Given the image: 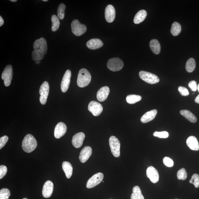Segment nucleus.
<instances>
[{
    "label": "nucleus",
    "mask_w": 199,
    "mask_h": 199,
    "mask_svg": "<svg viewBox=\"0 0 199 199\" xmlns=\"http://www.w3.org/2000/svg\"><path fill=\"white\" fill-rule=\"evenodd\" d=\"M33 50L32 53L33 60H41L47 54V45L46 39L43 37L35 40L33 44Z\"/></svg>",
    "instance_id": "1"
},
{
    "label": "nucleus",
    "mask_w": 199,
    "mask_h": 199,
    "mask_svg": "<svg viewBox=\"0 0 199 199\" xmlns=\"http://www.w3.org/2000/svg\"><path fill=\"white\" fill-rule=\"evenodd\" d=\"M37 141L35 138L30 134L25 136L22 143V147L24 152L30 153L36 149Z\"/></svg>",
    "instance_id": "2"
},
{
    "label": "nucleus",
    "mask_w": 199,
    "mask_h": 199,
    "mask_svg": "<svg viewBox=\"0 0 199 199\" xmlns=\"http://www.w3.org/2000/svg\"><path fill=\"white\" fill-rule=\"evenodd\" d=\"M91 74L86 69L83 68L80 70L77 76V83L80 87H84L88 85L91 81Z\"/></svg>",
    "instance_id": "3"
},
{
    "label": "nucleus",
    "mask_w": 199,
    "mask_h": 199,
    "mask_svg": "<svg viewBox=\"0 0 199 199\" xmlns=\"http://www.w3.org/2000/svg\"><path fill=\"white\" fill-rule=\"evenodd\" d=\"M109 143L113 155L118 158L120 155V143L118 138L114 136H111L109 139Z\"/></svg>",
    "instance_id": "4"
},
{
    "label": "nucleus",
    "mask_w": 199,
    "mask_h": 199,
    "mask_svg": "<svg viewBox=\"0 0 199 199\" xmlns=\"http://www.w3.org/2000/svg\"><path fill=\"white\" fill-rule=\"evenodd\" d=\"M72 32L77 36H81L86 32V27L85 25L81 24L78 20L75 19L73 21L71 24Z\"/></svg>",
    "instance_id": "5"
},
{
    "label": "nucleus",
    "mask_w": 199,
    "mask_h": 199,
    "mask_svg": "<svg viewBox=\"0 0 199 199\" xmlns=\"http://www.w3.org/2000/svg\"><path fill=\"white\" fill-rule=\"evenodd\" d=\"M139 76L142 80L150 84H156L160 81L158 77L156 75L146 71H140Z\"/></svg>",
    "instance_id": "6"
},
{
    "label": "nucleus",
    "mask_w": 199,
    "mask_h": 199,
    "mask_svg": "<svg viewBox=\"0 0 199 199\" xmlns=\"http://www.w3.org/2000/svg\"><path fill=\"white\" fill-rule=\"evenodd\" d=\"M123 66V60L119 58L110 59L107 64V68L111 71L116 72L122 70Z\"/></svg>",
    "instance_id": "7"
},
{
    "label": "nucleus",
    "mask_w": 199,
    "mask_h": 199,
    "mask_svg": "<svg viewBox=\"0 0 199 199\" xmlns=\"http://www.w3.org/2000/svg\"><path fill=\"white\" fill-rule=\"evenodd\" d=\"M13 71L11 65H8L5 67L2 73V79L4 81V83L6 87L9 86L11 83Z\"/></svg>",
    "instance_id": "8"
},
{
    "label": "nucleus",
    "mask_w": 199,
    "mask_h": 199,
    "mask_svg": "<svg viewBox=\"0 0 199 199\" xmlns=\"http://www.w3.org/2000/svg\"><path fill=\"white\" fill-rule=\"evenodd\" d=\"M49 89V84L47 81H45L40 87L39 93L40 96L39 97V101L42 104L45 105L47 102Z\"/></svg>",
    "instance_id": "9"
},
{
    "label": "nucleus",
    "mask_w": 199,
    "mask_h": 199,
    "mask_svg": "<svg viewBox=\"0 0 199 199\" xmlns=\"http://www.w3.org/2000/svg\"><path fill=\"white\" fill-rule=\"evenodd\" d=\"M104 178V175L102 173L95 174L90 178L87 181L86 187L88 188H91L95 187L102 181Z\"/></svg>",
    "instance_id": "10"
},
{
    "label": "nucleus",
    "mask_w": 199,
    "mask_h": 199,
    "mask_svg": "<svg viewBox=\"0 0 199 199\" xmlns=\"http://www.w3.org/2000/svg\"><path fill=\"white\" fill-rule=\"evenodd\" d=\"M88 108L89 112L95 116H99L103 110L102 105L99 102L94 101L90 102Z\"/></svg>",
    "instance_id": "11"
},
{
    "label": "nucleus",
    "mask_w": 199,
    "mask_h": 199,
    "mask_svg": "<svg viewBox=\"0 0 199 199\" xmlns=\"http://www.w3.org/2000/svg\"><path fill=\"white\" fill-rule=\"evenodd\" d=\"M71 77V72L70 70H66L64 75L61 83L62 92L65 93L68 91L70 86Z\"/></svg>",
    "instance_id": "12"
},
{
    "label": "nucleus",
    "mask_w": 199,
    "mask_h": 199,
    "mask_svg": "<svg viewBox=\"0 0 199 199\" xmlns=\"http://www.w3.org/2000/svg\"><path fill=\"white\" fill-rule=\"evenodd\" d=\"M146 175L153 183H156L159 181L158 172L154 167L150 166L148 167L146 170Z\"/></svg>",
    "instance_id": "13"
},
{
    "label": "nucleus",
    "mask_w": 199,
    "mask_h": 199,
    "mask_svg": "<svg viewBox=\"0 0 199 199\" xmlns=\"http://www.w3.org/2000/svg\"><path fill=\"white\" fill-rule=\"evenodd\" d=\"M66 131V124L64 123H59L56 125L54 129V136L56 139H60L65 134Z\"/></svg>",
    "instance_id": "14"
},
{
    "label": "nucleus",
    "mask_w": 199,
    "mask_h": 199,
    "mask_svg": "<svg viewBox=\"0 0 199 199\" xmlns=\"http://www.w3.org/2000/svg\"><path fill=\"white\" fill-rule=\"evenodd\" d=\"M105 17L108 22L110 23L114 21L116 17V10L113 6L109 5L107 6L105 11Z\"/></svg>",
    "instance_id": "15"
},
{
    "label": "nucleus",
    "mask_w": 199,
    "mask_h": 199,
    "mask_svg": "<svg viewBox=\"0 0 199 199\" xmlns=\"http://www.w3.org/2000/svg\"><path fill=\"white\" fill-rule=\"evenodd\" d=\"M54 190V184L51 181H48L44 184L42 194L44 197L48 198L52 195Z\"/></svg>",
    "instance_id": "16"
},
{
    "label": "nucleus",
    "mask_w": 199,
    "mask_h": 199,
    "mask_svg": "<svg viewBox=\"0 0 199 199\" xmlns=\"http://www.w3.org/2000/svg\"><path fill=\"white\" fill-rule=\"evenodd\" d=\"M85 135L84 133L80 132L77 133L73 136L72 139V144L75 148H78L82 145Z\"/></svg>",
    "instance_id": "17"
},
{
    "label": "nucleus",
    "mask_w": 199,
    "mask_h": 199,
    "mask_svg": "<svg viewBox=\"0 0 199 199\" xmlns=\"http://www.w3.org/2000/svg\"><path fill=\"white\" fill-rule=\"evenodd\" d=\"M92 149L89 146H85L81 151L80 154L79 159L81 162L84 163L88 160L92 155Z\"/></svg>",
    "instance_id": "18"
},
{
    "label": "nucleus",
    "mask_w": 199,
    "mask_h": 199,
    "mask_svg": "<svg viewBox=\"0 0 199 199\" xmlns=\"http://www.w3.org/2000/svg\"><path fill=\"white\" fill-rule=\"evenodd\" d=\"M110 93V89L108 86H104L100 88L97 92V98L100 102L105 101L107 98Z\"/></svg>",
    "instance_id": "19"
},
{
    "label": "nucleus",
    "mask_w": 199,
    "mask_h": 199,
    "mask_svg": "<svg viewBox=\"0 0 199 199\" xmlns=\"http://www.w3.org/2000/svg\"><path fill=\"white\" fill-rule=\"evenodd\" d=\"M103 44L101 40L93 39L89 40L86 43L87 47L91 50H96L102 47Z\"/></svg>",
    "instance_id": "20"
},
{
    "label": "nucleus",
    "mask_w": 199,
    "mask_h": 199,
    "mask_svg": "<svg viewBox=\"0 0 199 199\" xmlns=\"http://www.w3.org/2000/svg\"><path fill=\"white\" fill-rule=\"evenodd\" d=\"M157 110L156 109L149 111L141 117V121L142 123H146L153 120L156 116Z\"/></svg>",
    "instance_id": "21"
},
{
    "label": "nucleus",
    "mask_w": 199,
    "mask_h": 199,
    "mask_svg": "<svg viewBox=\"0 0 199 199\" xmlns=\"http://www.w3.org/2000/svg\"><path fill=\"white\" fill-rule=\"evenodd\" d=\"M187 145L191 149L198 151L199 150V144L197 139L194 136H190L186 141Z\"/></svg>",
    "instance_id": "22"
},
{
    "label": "nucleus",
    "mask_w": 199,
    "mask_h": 199,
    "mask_svg": "<svg viewBox=\"0 0 199 199\" xmlns=\"http://www.w3.org/2000/svg\"><path fill=\"white\" fill-rule=\"evenodd\" d=\"M147 12L145 10H139L136 14L134 18V22L136 24H139L145 19L147 16Z\"/></svg>",
    "instance_id": "23"
},
{
    "label": "nucleus",
    "mask_w": 199,
    "mask_h": 199,
    "mask_svg": "<svg viewBox=\"0 0 199 199\" xmlns=\"http://www.w3.org/2000/svg\"><path fill=\"white\" fill-rule=\"evenodd\" d=\"M62 168L68 179H70L73 173V167L71 163L66 161H64L62 163Z\"/></svg>",
    "instance_id": "24"
},
{
    "label": "nucleus",
    "mask_w": 199,
    "mask_h": 199,
    "mask_svg": "<svg viewBox=\"0 0 199 199\" xmlns=\"http://www.w3.org/2000/svg\"><path fill=\"white\" fill-rule=\"evenodd\" d=\"M180 114L191 123H195L196 122V117L189 111L186 110H181L180 111Z\"/></svg>",
    "instance_id": "25"
},
{
    "label": "nucleus",
    "mask_w": 199,
    "mask_h": 199,
    "mask_svg": "<svg viewBox=\"0 0 199 199\" xmlns=\"http://www.w3.org/2000/svg\"><path fill=\"white\" fill-rule=\"evenodd\" d=\"M150 47L153 53L158 54L160 52L161 47L160 43L158 40L153 39L150 42Z\"/></svg>",
    "instance_id": "26"
},
{
    "label": "nucleus",
    "mask_w": 199,
    "mask_h": 199,
    "mask_svg": "<svg viewBox=\"0 0 199 199\" xmlns=\"http://www.w3.org/2000/svg\"><path fill=\"white\" fill-rule=\"evenodd\" d=\"M133 193L131 195V199H144V196L139 186H135L133 188Z\"/></svg>",
    "instance_id": "27"
},
{
    "label": "nucleus",
    "mask_w": 199,
    "mask_h": 199,
    "mask_svg": "<svg viewBox=\"0 0 199 199\" xmlns=\"http://www.w3.org/2000/svg\"><path fill=\"white\" fill-rule=\"evenodd\" d=\"M181 24L177 22H174L172 24L171 29V34L174 36H177L181 32Z\"/></svg>",
    "instance_id": "28"
},
{
    "label": "nucleus",
    "mask_w": 199,
    "mask_h": 199,
    "mask_svg": "<svg viewBox=\"0 0 199 199\" xmlns=\"http://www.w3.org/2000/svg\"><path fill=\"white\" fill-rule=\"evenodd\" d=\"M196 66L195 60L193 58H190L186 62V71L189 73L192 72L195 69Z\"/></svg>",
    "instance_id": "29"
},
{
    "label": "nucleus",
    "mask_w": 199,
    "mask_h": 199,
    "mask_svg": "<svg viewBox=\"0 0 199 199\" xmlns=\"http://www.w3.org/2000/svg\"><path fill=\"white\" fill-rule=\"evenodd\" d=\"M142 99L141 96L135 95H130L126 97V101L130 104H134L141 101Z\"/></svg>",
    "instance_id": "30"
},
{
    "label": "nucleus",
    "mask_w": 199,
    "mask_h": 199,
    "mask_svg": "<svg viewBox=\"0 0 199 199\" xmlns=\"http://www.w3.org/2000/svg\"><path fill=\"white\" fill-rule=\"evenodd\" d=\"M52 26L51 30L53 31H57L60 25V22L58 17L55 15H53L51 17Z\"/></svg>",
    "instance_id": "31"
},
{
    "label": "nucleus",
    "mask_w": 199,
    "mask_h": 199,
    "mask_svg": "<svg viewBox=\"0 0 199 199\" xmlns=\"http://www.w3.org/2000/svg\"><path fill=\"white\" fill-rule=\"evenodd\" d=\"M65 8L66 6L64 3H60L58 6L57 9L58 17L60 20L63 19L64 18L65 10Z\"/></svg>",
    "instance_id": "32"
},
{
    "label": "nucleus",
    "mask_w": 199,
    "mask_h": 199,
    "mask_svg": "<svg viewBox=\"0 0 199 199\" xmlns=\"http://www.w3.org/2000/svg\"><path fill=\"white\" fill-rule=\"evenodd\" d=\"M10 196V190L8 188H3L0 190V199H9Z\"/></svg>",
    "instance_id": "33"
},
{
    "label": "nucleus",
    "mask_w": 199,
    "mask_h": 199,
    "mask_svg": "<svg viewBox=\"0 0 199 199\" xmlns=\"http://www.w3.org/2000/svg\"><path fill=\"white\" fill-rule=\"evenodd\" d=\"M187 174L186 169L182 168L178 171L177 177L179 180H185L187 179Z\"/></svg>",
    "instance_id": "34"
},
{
    "label": "nucleus",
    "mask_w": 199,
    "mask_h": 199,
    "mask_svg": "<svg viewBox=\"0 0 199 199\" xmlns=\"http://www.w3.org/2000/svg\"><path fill=\"white\" fill-rule=\"evenodd\" d=\"M189 182L190 183L193 184L196 188H198L199 187V175L197 174H194L192 175Z\"/></svg>",
    "instance_id": "35"
},
{
    "label": "nucleus",
    "mask_w": 199,
    "mask_h": 199,
    "mask_svg": "<svg viewBox=\"0 0 199 199\" xmlns=\"http://www.w3.org/2000/svg\"><path fill=\"white\" fill-rule=\"evenodd\" d=\"M154 137L159 138H166L169 137V133L167 131L155 132L154 133Z\"/></svg>",
    "instance_id": "36"
},
{
    "label": "nucleus",
    "mask_w": 199,
    "mask_h": 199,
    "mask_svg": "<svg viewBox=\"0 0 199 199\" xmlns=\"http://www.w3.org/2000/svg\"><path fill=\"white\" fill-rule=\"evenodd\" d=\"M163 162L164 165L168 167H172L174 165L173 160L169 157H165L163 159Z\"/></svg>",
    "instance_id": "37"
},
{
    "label": "nucleus",
    "mask_w": 199,
    "mask_h": 199,
    "mask_svg": "<svg viewBox=\"0 0 199 199\" xmlns=\"http://www.w3.org/2000/svg\"><path fill=\"white\" fill-rule=\"evenodd\" d=\"M7 172V167L5 165H1L0 166V179H1L5 176Z\"/></svg>",
    "instance_id": "38"
},
{
    "label": "nucleus",
    "mask_w": 199,
    "mask_h": 199,
    "mask_svg": "<svg viewBox=\"0 0 199 199\" xmlns=\"http://www.w3.org/2000/svg\"><path fill=\"white\" fill-rule=\"evenodd\" d=\"M9 139L7 136L5 135L0 138V149H1L5 145Z\"/></svg>",
    "instance_id": "39"
},
{
    "label": "nucleus",
    "mask_w": 199,
    "mask_h": 199,
    "mask_svg": "<svg viewBox=\"0 0 199 199\" xmlns=\"http://www.w3.org/2000/svg\"><path fill=\"white\" fill-rule=\"evenodd\" d=\"M178 91L182 96H186L189 95V92L186 87L180 86L178 88Z\"/></svg>",
    "instance_id": "40"
},
{
    "label": "nucleus",
    "mask_w": 199,
    "mask_h": 199,
    "mask_svg": "<svg viewBox=\"0 0 199 199\" xmlns=\"http://www.w3.org/2000/svg\"><path fill=\"white\" fill-rule=\"evenodd\" d=\"M188 86L193 92H196L197 90V85L196 81H190L188 83Z\"/></svg>",
    "instance_id": "41"
},
{
    "label": "nucleus",
    "mask_w": 199,
    "mask_h": 199,
    "mask_svg": "<svg viewBox=\"0 0 199 199\" xmlns=\"http://www.w3.org/2000/svg\"><path fill=\"white\" fill-rule=\"evenodd\" d=\"M4 20L2 16H0V26L1 27L4 24Z\"/></svg>",
    "instance_id": "42"
},
{
    "label": "nucleus",
    "mask_w": 199,
    "mask_h": 199,
    "mask_svg": "<svg viewBox=\"0 0 199 199\" xmlns=\"http://www.w3.org/2000/svg\"><path fill=\"white\" fill-rule=\"evenodd\" d=\"M195 102L196 103L199 104V94L196 96L195 99Z\"/></svg>",
    "instance_id": "43"
},
{
    "label": "nucleus",
    "mask_w": 199,
    "mask_h": 199,
    "mask_svg": "<svg viewBox=\"0 0 199 199\" xmlns=\"http://www.w3.org/2000/svg\"><path fill=\"white\" fill-rule=\"evenodd\" d=\"M41 61L39 60H35V64H39L40 63Z\"/></svg>",
    "instance_id": "44"
},
{
    "label": "nucleus",
    "mask_w": 199,
    "mask_h": 199,
    "mask_svg": "<svg viewBox=\"0 0 199 199\" xmlns=\"http://www.w3.org/2000/svg\"><path fill=\"white\" fill-rule=\"evenodd\" d=\"M10 1L12 2H16V1H17V0H10Z\"/></svg>",
    "instance_id": "45"
},
{
    "label": "nucleus",
    "mask_w": 199,
    "mask_h": 199,
    "mask_svg": "<svg viewBox=\"0 0 199 199\" xmlns=\"http://www.w3.org/2000/svg\"><path fill=\"white\" fill-rule=\"evenodd\" d=\"M197 90H198V92L199 93V84L197 86Z\"/></svg>",
    "instance_id": "46"
},
{
    "label": "nucleus",
    "mask_w": 199,
    "mask_h": 199,
    "mask_svg": "<svg viewBox=\"0 0 199 199\" xmlns=\"http://www.w3.org/2000/svg\"><path fill=\"white\" fill-rule=\"evenodd\" d=\"M43 1L44 2H47L48 1V0H43Z\"/></svg>",
    "instance_id": "47"
},
{
    "label": "nucleus",
    "mask_w": 199,
    "mask_h": 199,
    "mask_svg": "<svg viewBox=\"0 0 199 199\" xmlns=\"http://www.w3.org/2000/svg\"><path fill=\"white\" fill-rule=\"evenodd\" d=\"M23 199H28L27 198H23Z\"/></svg>",
    "instance_id": "48"
},
{
    "label": "nucleus",
    "mask_w": 199,
    "mask_h": 199,
    "mask_svg": "<svg viewBox=\"0 0 199 199\" xmlns=\"http://www.w3.org/2000/svg\"><path fill=\"white\" fill-rule=\"evenodd\" d=\"M102 182H103V183H104V181H102Z\"/></svg>",
    "instance_id": "49"
},
{
    "label": "nucleus",
    "mask_w": 199,
    "mask_h": 199,
    "mask_svg": "<svg viewBox=\"0 0 199 199\" xmlns=\"http://www.w3.org/2000/svg\"></svg>",
    "instance_id": "50"
},
{
    "label": "nucleus",
    "mask_w": 199,
    "mask_h": 199,
    "mask_svg": "<svg viewBox=\"0 0 199 199\" xmlns=\"http://www.w3.org/2000/svg\"></svg>",
    "instance_id": "51"
}]
</instances>
